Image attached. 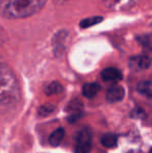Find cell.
Instances as JSON below:
<instances>
[{
    "label": "cell",
    "mask_w": 152,
    "mask_h": 153,
    "mask_svg": "<svg viewBox=\"0 0 152 153\" xmlns=\"http://www.w3.org/2000/svg\"><path fill=\"white\" fill-rule=\"evenodd\" d=\"M20 90L15 74L6 64L0 61V113H6L17 105Z\"/></svg>",
    "instance_id": "1"
},
{
    "label": "cell",
    "mask_w": 152,
    "mask_h": 153,
    "mask_svg": "<svg viewBox=\"0 0 152 153\" xmlns=\"http://www.w3.org/2000/svg\"><path fill=\"white\" fill-rule=\"evenodd\" d=\"M46 0H0V15L7 19L26 18L44 6Z\"/></svg>",
    "instance_id": "2"
},
{
    "label": "cell",
    "mask_w": 152,
    "mask_h": 153,
    "mask_svg": "<svg viewBox=\"0 0 152 153\" xmlns=\"http://www.w3.org/2000/svg\"><path fill=\"white\" fill-rule=\"evenodd\" d=\"M93 144V133L89 128H82L75 137V153H89Z\"/></svg>",
    "instance_id": "3"
},
{
    "label": "cell",
    "mask_w": 152,
    "mask_h": 153,
    "mask_svg": "<svg viewBox=\"0 0 152 153\" xmlns=\"http://www.w3.org/2000/svg\"><path fill=\"white\" fill-rule=\"evenodd\" d=\"M125 96V91L122 87L120 85H115V87H112L108 90L106 92V100L108 102H119Z\"/></svg>",
    "instance_id": "4"
},
{
    "label": "cell",
    "mask_w": 152,
    "mask_h": 153,
    "mask_svg": "<svg viewBox=\"0 0 152 153\" xmlns=\"http://www.w3.org/2000/svg\"><path fill=\"white\" fill-rule=\"evenodd\" d=\"M151 61L147 55H136L130 59V66L136 70H145L150 67Z\"/></svg>",
    "instance_id": "5"
},
{
    "label": "cell",
    "mask_w": 152,
    "mask_h": 153,
    "mask_svg": "<svg viewBox=\"0 0 152 153\" xmlns=\"http://www.w3.org/2000/svg\"><path fill=\"white\" fill-rule=\"evenodd\" d=\"M101 77L105 81H118L122 79V73L117 68H106L101 72Z\"/></svg>",
    "instance_id": "6"
},
{
    "label": "cell",
    "mask_w": 152,
    "mask_h": 153,
    "mask_svg": "<svg viewBox=\"0 0 152 153\" xmlns=\"http://www.w3.org/2000/svg\"><path fill=\"white\" fill-rule=\"evenodd\" d=\"M100 91V85L98 83L91 82V83H85L82 88V95L87 98L91 99L94 98L96 95L98 94V92Z\"/></svg>",
    "instance_id": "7"
},
{
    "label": "cell",
    "mask_w": 152,
    "mask_h": 153,
    "mask_svg": "<svg viewBox=\"0 0 152 153\" xmlns=\"http://www.w3.org/2000/svg\"><path fill=\"white\" fill-rule=\"evenodd\" d=\"M64 137H65V130L63 128H57L50 134V137H49V143L53 147H57L62 143Z\"/></svg>",
    "instance_id": "8"
},
{
    "label": "cell",
    "mask_w": 152,
    "mask_h": 153,
    "mask_svg": "<svg viewBox=\"0 0 152 153\" xmlns=\"http://www.w3.org/2000/svg\"><path fill=\"white\" fill-rule=\"evenodd\" d=\"M118 137L114 133H105L101 137V144L106 148H114L117 146Z\"/></svg>",
    "instance_id": "9"
},
{
    "label": "cell",
    "mask_w": 152,
    "mask_h": 153,
    "mask_svg": "<svg viewBox=\"0 0 152 153\" xmlns=\"http://www.w3.org/2000/svg\"><path fill=\"white\" fill-rule=\"evenodd\" d=\"M138 92L140 94L146 96L147 98H151L152 96V85L150 80H144L141 81L138 85Z\"/></svg>",
    "instance_id": "10"
},
{
    "label": "cell",
    "mask_w": 152,
    "mask_h": 153,
    "mask_svg": "<svg viewBox=\"0 0 152 153\" xmlns=\"http://www.w3.org/2000/svg\"><path fill=\"white\" fill-rule=\"evenodd\" d=\"M81 109H82V103L79 100H73L72 102H70L67 106V111H71V115H74L75 117L81 115Z\"/></svg>",
    "instance_id": "11"
},
{
    "label": "cell",
    "mask_w": 152,
    "mask_h": 153,
    "mask_svg": "<svg viewBox=\"0 0 152 153\" xmlns=\"http://www.w3.org/2000/svg\"><path fill=\"white\" fill-rule=\"evenodd\" d=\"M63 91V87L59 82L57 81H53V82L49 83L46 88H45V93L46 95H56L59 93Z\"/></svg>",
    "instance_id": "12"
},
{
    "label": "cell",
    "mask_w": 152,
    "mask_h": 153,
    "mask_svg": "<svg viewBox=\"0 0 152 153\" xmlns=\"http://www.w3.org/2000/svg\"><path fill=\"white\" fill-rule=\"evenodd\" d=\"M102 20H103L102 17H91V18H87L80 22V26L82 27V28H87V27H91V26H93V25L98 24V23L101 22Z\"/></svg>",
    "instance_id": "13"
},
{
    "label": "cell",
    "mask_w": 152,
    "mask_h": 153,
    "mask_svg": "<svg viewBox=\"0 0 152 153\" xmlns=\"http://www.w3.org/2000/svg\"><path fill=\"white\" fill-rule=\"evenodd\" d=\"M55 111V107L51 104H44L40 107L39 109V114L40 116H49Z\"/></svg>",
    "instance_id": "14"
},
{
    "label": "cell",
    "mask_w": 152,
    "mask_h": 153,
    "mask_svg": "<svg viewBox=\"0 0 152 153\" xmlns=\"http://www.w3.org/2000/svg\"><path fill=\"white\" fill-rule=\"evenodd\" d=\"M57 1H66V0H57Z\"/></svg>",
    "instance_id": "15"
}]
</instances>
